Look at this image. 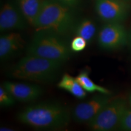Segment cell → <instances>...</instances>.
I'll use <instances>...</instances> for the list:
<instances>
[{
	"label": "cell",
	"mask_w": 131,
	"mask_h": 131,
	"mask_svg": "<svg viewBox=\"0 0 131 131\" xmlns=\"http://www.w3.org/2000/svg\"><path fill=\"white\" fill-rule=\"evenodd\" d=\"M129 42H130L131 45V33L130 34H129Z\"/></svg>",
	"instance_id": "7402d4cb"
},
{
	"label": "cell",
	"mask_w": 131,
	"mask_h": 131,
	"mask_svg": "<svg viewBox=\"0 0 131 131\" xmlns=\"http://www.w3.org/2000/svg\"><path fill=\"white\" fill-rule=\"evenodd\" d=\"M88 43V41L84 38L80 37V36H77L70 42V49L72 52H81L86 49Z\"/></svg>",
	"instance_id": "e0dca14e"
},
{
	"label": "cell",
	"mask_w": 131,
	"mask_h": 131,
	"mask_svg": "<svg viewBox=\"0 0 131 131\" xmlns=\"http://www.w3.org/2000/svg\"><path fill=\"white\" fill-rule=\"evenodd\" d=\"M0 130L1 131H13L14 130V129H13V128H10V127H2L0 128Z\"/></svg>",
	"instance_id": "ffe728a7"
},
{
	"label": "cell",
	"mask_w": 131,
	"mask_h": 131,
	"mask_svg": "<svg viewBox=\"0 0 131 131\" xmlns=\"http://www.w3.org/2000/svg\"><path fill=\"white\" fill-rule=\"evenodd\" d=\"M126 1H129V2H130L131 0H126Z\"/></svg>",
	"instance_id": "603a6c76"
},
{
	"label": "cell",
	"mask_w": 131,
	"mask_h": 131,
	"mask_svg": "<svg viewBox=\"0 0 131 131\" xmlns=\"http://www.w3.org/2000/svg\"><path fill=\"white\" fill-rule=\"evenodd\" d=\"M70 118L66 106L57 102H41L26 107L18 113L21 123L38 130H56L68 125Z\"/></svg>",
	"instance_id": "6da1fadb"
},
{
	"label": "cell",
	"mask_w": 131,
	"mask_h": 131,
	"mask_svg": "<svg viewBox=\"0 0 131 131\" xmlns=\"http://www.w3.org/2000/svg\"><path fill=\"white\" fill-rule=\"evenodd\" d=\"M129 42V34L122 23H107L98 35V44L106 50H117Z\"/></svg>",
	"instance_id": "8992f818"
},
{
	"label": "cell",
	"mask_w": 131,
	"mask_h": 131,
	"mask_svg": "<svg viewBox=\"0 0 131 131\" xmlns=\"http://www.w3.org/2000/svg\"><path fill=\"white\" fill-rule=\"evenodd\" d=\"M128 102H129V105H130V107H131V93H130V95H129V98H128Z\"/></svg>",
	"instance_id": "44dd1931"
},
{
	"label": "cell",
	"mask_w": 131,
	"mask_h": 131,
	"mask_svg": "<svg viewBox=\"0 0 131 131\" xmlns=\"http://www.w3.org/2000/svg\"><path fill=\"white\" fill-rule=\"evenodd\" d=\"M96 26L92 19L84 18L76 24L75 32L77 36H80L86 40L88 42L93 40L96 34Z\"/></svg>",
	"instance_id": "9a60e30c"
},
{
	"label": "cell",
	"mask_w": 131,
	"mask_h": 131,
	"mask_svg": "<svg viewBox=\"0 0 131 131\" xmlns=\"http://www.w3.org/2000/svg\"><path fill=\"white\" fill-rule=\"evenodd\" d=\"M119 128L123 130L131 131V108L127 109L123 116Z\"/></svg>",
	"instance_id": "ac0fdd59"
},
{
	"label": "cell",
	"mask_w": 131,
	"mask_h": 131,
	"mask_svg": "<svg viewBox=\"0 0 131 131\" xmlns=\"http://www.w3.org/2000/svg\"><path fill=\"white\" fill-rule=\"evenodd\" d=\"M57 87L70 93L78 99H84L87 96V92L77 81L76 77L66 73L57 84Z\"/></svg>",
	"instance_id": "4fadbf2b"
},
{
	"label": "cell",
	"mask_w": 131,
	"mask_h": 131,
	"mask_svg": "<svg viewBox=\"0 0 131 131\" xmlns=\"http://www.w3.org/2000/svg\"><path fill=\"white\" fill-rule=\"evenodd\" d=\"M55 1L73 10L78 7L81 3V0H55Z\"/></svg>",
	"instance_id": "d6986e66"
},
{
	"label": "cell",
	"mask_w": 131,
	"mask_h": 131,
	"mask_svg": "<svg viewBox=\"0 0 131 131\" xmlns=\"http://www.w3.org/2000/svg\"><path fill=\"white\" fill-rule=\"evenodd\" d=\"M28 24L29 23L15 1H7L3 4L0 12V31L1 32L24 30Z\"/></svg>",
	"instance_id": "9c48e42d"
},
{
	"label": "cell",
	"mask_w": 131,
	"mask_h": 131,
	"mask_svg": "<svg viewBox=\"0 0 131 131\" xmlns=\"http://www.w3.org/2000/svg\"><path fill=\"white\" fill-rule=\"evenodd\" d=\"M3 86L16 100L21 102H32L38 99L43 94V89L37 84L5 81Z\"/></svg>",
	"instance_id": "8fae6325"
},
{
	"label": "cell",
	"mask_w": 131,
	"mask_h": 131,
	"mask_svg": "<svg viewBox=\"0 0 131 131\" xmlns=\"http://www.w3.org/2000/svg\"><path fill=\"white\" fill-rule=\"evenodd\" d=\"M63 63L26 55L9 70L10 77L36 83H48L56 77Z\"/></svg>",
	"instance_id": "7a4b0ae2"
},
{
	"label": "cell",
	"mask_w": 131,
	"mask_h": 131,
	"mask_svg": "<svg viewBox=\"0 0 131 131\" xmlns=\"http://www.w3.org/2000/svg\"><path fill=\"white\" fill-rule=\"evenodd\" d=\"M111 95L98 93L88 101L79 103L73 108V119L79 123L88 124L112 99Z\"/></svg>",
	"instance_id": "ba28073f"
},
{
	"label": "cell",
	"mask_w": 131,
	"mask_h": 131,
	"mask_svg": "<svg viewBox=\"0 0 131 131\" xmlns=\"http://www.w3.org/2000/svg\"><path fill=\"white\" fill-rule=\"evenodd\" d=\"M64 35L48 30H37L26 49V55L61 62L69 58L72 51Z\"/></svg>",
	"instance_id": "3957f363"
},
{
	"label": "cell",
	"mask_w": 131,
	"mask_h": 131,
	"mask_svg": "<svg viewBox=\"0 0 131 131\" xmlns=\"http://www.w3.org/2000/svg\"><path fill=\"white\" fill-rule=\"evenodd\" d=\"M16 99L3 85L0 86V106L1 107H9L14 105Z\"/></svg>",
	"instance_id": "2e32d148"
},
{
	"label": "cell",
	"mask_w": 131,
	"mask_h": 131,
	"mask_svg": "<svg viewBox=\"0 0 131 131\" xmlns=\"http://www.w3.org/2000/svg\"><path fill=\"white\" fill-rule=\"evenodd\" d=\"M130 2L126 0H96L95 9L101 20L107 23H122L128 16Z\"/></svg>",
	"instance_id": "52a82bcc"
},
{
	"label": "cell",
	"mask_w": 131,
	"mask_h": 131,
	"mask_svg": "<svg viewBox=\"0 0 131 131\" xmlns=\"http://www.w3.org/2000/svg\"><path fill=\"white\" fill-rule=\"evenodd\" d=\"M127 101L122 97L112 98L97 115L88 123L91 130L109 131L119 127L127 109Z\"/></svg>",
	"instance_id": "5b68a950"
},
{
	"label": "cell",
	"mask_w": 131,
	"mask_h": 131,
	"mask_svg": "<svg viewBox=\"0 0 131 131\" xmlns=\"http://www.w3.org/2000/svg\"><path fill=\"white\" fill-rule=\"evenodd\" d=\"M74 10L55 0H43L40 12L34 27L65 35L75 27Z\"/></svg>",
	"instance_id": "277c9868"
},
{
	"label": "cell",
	"mask_w": 131,
	"mask_h": 131,
	"mask_svg": "<svg viewBox=\"0 0 131 131\" xmlns=\"http://www.w3.org/2000/svg\"><path fill=\"white\" fill-rule=\"evenodd\" d=\"M26 41L20 33L9 32L0 37V59L6 61L17 56L23 51Z\"/></svg>",
	"instance_id": "30bf717a"
},
{
	"label": "cell",
	"mask_w": 131,
	"mask_h": 131,
	"mask_svg": "<svg viewBox=\"0 0 131 131\" xmlns=\"http://www.w3.org/2000/svg\"><path fill=\"white\" fill-rule=\"evenodd\" d=\"M89 70H82L76 77L77 80L81 86L88 92H98L101 94L111 95V92L109 89L95 83L89 75Z\"/></svg>",
	"instance_id": "5bb4252c"
},
{
	"label": "cell",
	"mask_w": 131,
	"mask_h": 131,
	"mask_svg": "<svg viewBox=\"0 0 131 131\" xmlns=\"http://www.w3.org/2000/svg\"><path fill=\"white\" fill-rule=\"evenodd\" d=\"M29 25L34 27L41 9L43 0H15Z\"/></svg>",
	"instance_id": "7c38bea8"
}]
</instances>
